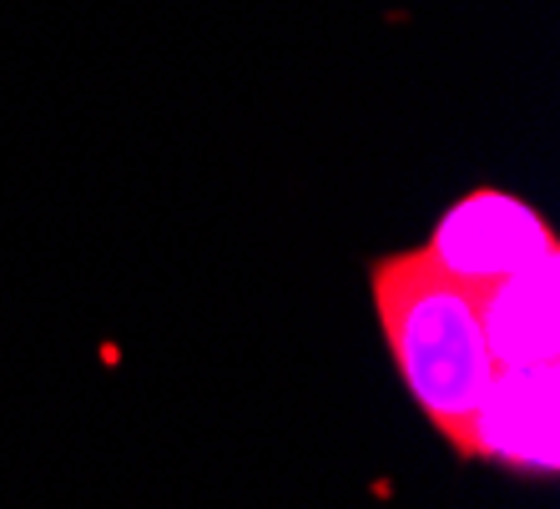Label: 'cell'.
<instances>
[{
    "label": "cell",
    "instance_id": "obj_2",
    "mask_svg": "<svg viewBox=\"0 0 560 509\" xmlns=\"http://www.w3.org/2000/svg\"><path fill=\"white\" fill-rule=\"evenodd\" d=\"M419 252L440 273L485 293V287L505 283V277L556 268L560 237L530 202L500 192V187H475V192H465L459 202H450L440 212L430 242Z\"/></svg>",
    "mask_w": 560,
    "mask_h": 509
},
{
    "label": "cell",
    "instance_id": "obj_1",
    "mask_svg": "<svg viewBox=\"0 0 560 509\" xmlns=\"http://www.w3.org/2000/svg\"><path fill=\"white\" fill-rule=\"evenodd\" d=\"M378 333L409 399L459 449L469 414L495 379L480 328V293L440 273L424 252H394L369 268Z\"/></svg>",
    "mask_w": 560,
    "mask_h": 509
},
{
    "label": "cell",
    "instance_id": "obj_3",
    "mask_svg": "<svg viewBox=\"0 0 560 509\" xmlns=\"http://www.w3.org/2000/svg\"><path fill=\"white\" fill-rule=\"evenodd\" d=\"M455 454L550 480L560 470V368H495Z\"/></svg>",
    "mask_w": 560,
    "mask_h": 509
},
{
    "label": "cell",
    "instance_id": "obj_4",
    "mask_svg": "<svg viewBox=\"0 0 560 509\" xmlns=\"http://www.w3.org/2000/svg\"><path fill=\"white\" fill-rule=\"evenodd\" d=\"M480 328L495 368H560V262L485 287Z\"/></svg>",
    "mask_w": 560,
    "mask_h": 509
}]
</instances>
